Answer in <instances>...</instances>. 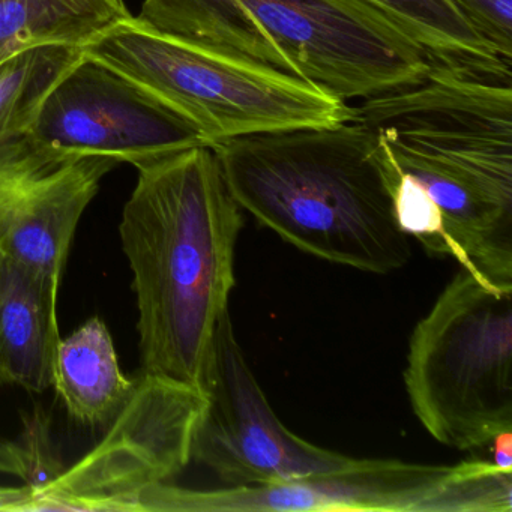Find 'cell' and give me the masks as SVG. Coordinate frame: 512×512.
I'll return each instance as SVG.
<instances>
[{"label":"cell","instance_id":"6da1fadb","mask_svg":"<svg viewBox=\"0 0 512 512\" xmlns=\"http://www.w3.org/2000/svg\"><path fill=\"white\" fill-rule=\"evenodd\" d=\"M398 224L431 254L512 289V91L443 67L362 101Z\"/></svg>","mask_w":512,"mask_h":512},{"label":"cell","instance_id":"7a4b0ae2","mask_svg":"<svg viewBox=\"0 0 512 512\" xmlns=\"http://www.w3.org/2000/svg\"><path fill=\"white\" fill-rule=\"evenodd\" d=\"M137 172L119 233L139 308L142 376L205 394L244 215L208 146Z\"/></svg>","mask_w":512,"mask_h":512},{"label":"cell","instance_id":"3957f363","mask_svg":"<svg viewBox=\"0 0 512 512\" xmlns=\"http://www.w3.org/2000/svg\"><path fill=\"white\" fill-rule=\"evenodd\" d=\"M212 149L242 211L298 250L371 274L398 271L412 257L385 167L358 115Z\"/></svg>","mask_w":512,"mask_h":512},{"label":"cell","instance_id":"277c9868","mask_svg":"<svg viewBox=\"0 0 512 512\" xmlns=\"http://www.w3.org/2000/svg\"><path fill=\"white\" fill-rule=\"evenodd\" d=\"M143 25L368 100L422 82L424 50L361 0H142Z\"/></svg>","mask_w":512,"mask_h":512},{"label":"cell","instance_id":"5b68a950","mask_svg":"<svg viewBox=\"0 0 512 512\" xmlns=\"http://www.w3.org/2000/svg\"><path fill=\"white\" fill-rule=\"evenodd\" d=\"M187 121L208 148L251 134L355 119L356 107L316 85L232 53L155 31L134 16L85 47Z\"/></svg>","mask_w":512,"mask_h":512},{"label":"cell","instance_id":"8992f818","mask_svg":"<svg viewBox=\"0 0 512 512\" xmlns=\"http://www.w3.org/2000/svg\"><path fill=\"white\" fill-rule=\"evenodd\" d=\"M404 385L425 430L470 451L512 430V289L461 268L410 337Z\"/></svg>","mask_w":512,"mask_h":512},{"label":"cell","instance_id":"52a82bcc","mask_svg":"<svg viewBox=\"0 0 512 512\" xmlns=\"http://www.w3.org/2000/svg\"><path fill=\"white\" fill-rule=\"evenodd\" d=\"M487 478L478 460L457 466L359 460L272 484L190 490L155 485L140 511L166 512H481Z\"/></svg>","mask_w":512,"mask_h":512},{"label":"cell","instance_id":"ba28073f","mask_svg":"<svg viewBox=\"0 0 512 512\" xmlns=\"http://www.w3.org/2000/svg\"><path fill=\"white\" fill-rule=\"evenodd\" d=\"M206 403L202 391L142 376L103 442L38 494L28 512L139 511L145 491L193 460Z\"/></svg>","mask_w":512,"mask_h":512},{"label":"cell","instance_id":"9c48e42d","mask_svg":"<svg viewBox=\"0 0 512 512\" xmlns=\"http://www.w3.org/2000/svg\"><path fill=\"white\" fill-rule=\"evenodd\" d=\"M205 394L191 457L227 487L289 481L353 460L313 445L280 421L245 358L229 311L215 332Z\"/></svg>","mask_w":512,"mask_h":512},{"label":"cell","instance_id":"30bf717a","mask_svg":"<svg viewBox=\"0 0 512 512\" xmlns=\"http://www.w3.org/2000/svg\"><path fill=\"white\" fill-rule=\"evenodd\" d=\"M25 139L58 160L103 157L136 169L206 146L181 116L86 55L47 95Z\"/></svg>","mask_w":512,"mask_h":512},{"label":"cell","instance_id":"8fae6325","mask_svg":"<svg viewBox=\"0 0 512 512\" xmlns=\"http://www.w3.org/2000/svg\"><path fill=\"white\" fill-rule=\"evenodd\" d=\"M61 281L0 251V385L43 392L53 386Z\"/></svg>","mask_w":512,"mask_h":512},{"label":"cell","instance_id":"7c38bea8","mask_svg":"<svg viewBox=\"0 0 512 512\" xmlns=\"http://www.w3.org/2000/svg\"><path fill=\"white\" fill-rule=\"evenodd\" d=\"M136 386V380L122 371L112 334L100 317H92L59 341L52 388L77 424H112Z\"/></svg>","mask_w":512,"mask_h":512},{"label":"cell","instance_id":"4fadbf2b","mask_svg":"<svg viewBox=\"0 0 512 512\" xmlns=\"http://www.w3.org/2000/svg\"><path fill=\"white\" fill-rule=\"evenodd\" d=\"M403 29L427 55L431 67L485 82L511 85L505 61L467 25L451 0H361Z\"/></svg>","mask_w":512,"mask_h":512},{"label":"cell","instance_id":"5bb4252c","mask_svg":"<svg viewBox=\"0 0 512 512\" xmlns=\"http://www.w3.org/2000/svg\"><path fill=\"white\" fill-rule=\"evenodd\" d=\"M130 16L124 0H0V62L52 44L85 49Z\"/></svg>","mask_w":512,"mask_h":512},{"label":"cell","instance_id":"9a60e30c","mask_svg":"<svg viewBox=\"0 0 512 512\" xmlns=\"http://www.w3.org/2000/svg\"><path fill=\"white\" fill-rule=\"evenodd\" d=\"M85 55L82 47H34L0 62V145L25 139L56 83Z\"/></svg>","mask_w":512,"mask_h":512},{"label":"cell","instance_id":"2e32d148","mask_svg":"<svg viewBox=\"0 0 512 512\" xmlns=\"http://www.w3.org/2000/svg\"><path fill=\"white\" fill-rule=\"evenodd\" d=\"M67 467L55 449L50 419L43 409L25 418L17 439L0 443V472L22 479L34 491V499L49 488Z\"/></svg>","mask_w":512,"mask_h":512},{"label":"cell","instance_id":"e0dca14e","mask_svg":"<svg viewBox=\"0 0 512 512\" xmlns=\"http://www.w3.org/2000/svg\"><path fill=\"white\" fill-rule=\"evenodd\" d=\"M481 40L512 64V0H451Z\"/></svg>","mask_w":512,"mask_h":512},{"label":"cell","instance_id":"ac0fdd59","mask_svg":"<svg viewBox=\"0 0 512 512\" xmlns=\"http://www.w3.org/2000/svg\"><path fill=\"white\" fill-rule=\"evenodd\" d=\"M34 500V491L22 485V487H4L0 485V511L28 512Z\"/></svg>","mask_w":512,"mask_h":512},{"label":"cell","instance_id":"d6986e66","mask_svg":"<svg viewBox=\"0 0 512 512\" xmlns=\"http://www.w3.org/2000/svg\"><path fill=\"white\" fill-rule=\"evenodd\" d=\"M493 445V463L505 470H512V437L511 431L499 434L491 442Z\"/></svg>","mask_w":512,"mask_h":512}]
</instances>
